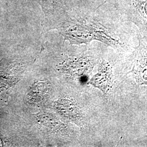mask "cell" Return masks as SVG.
Returning a JSON list of instances; mask_svg holds the SVG:
<instances>
[{
  "label": "cell",
  "mask_w": 147,
  "mask_h": 147,
  "mask_svg": "<svg viewBox=\"0 0 147 147\" xmlns=\"http://www.w3.org/2000/svg\"><path fill=\"white\" fill-rule=\"evenodd\" d=\"M70 12L58 22L57 27L65 39L71 44H88L98 40L116 49L124 45L118 36L95 16L88 14L72 18Z\"/></svg>",
  "instance_id": "1"
},
{
  "label": "cell",
  "mask_w": 147,
  "mask_h": 147,
  "mask_svg": "<svg viewBox=\"0 0 147 147\" xmlns=\"http://www.w3.org/2000/svg\"><path fill=\"white\" fill-rule=\"evenodd\" d=\"M138 40L133 54L131 70L129 73L137 86H147V38L138 33Z\"/></svg>",
  "instance_id": "2"
},
{
  "label": "cell",
  "mask_w": 147,
  "mask_h": 147,
  "mask_svg": "<svg viewBox=\"0 0 147 147\" xmlns=\"http://www.w3.org/2000/svg\"><path fill=\"white\" fill-rule=\"evenodd\" d=\"M129 19L147 38V0H122Z\"/></svg>",
  "instance_id": "3"
},
{
  "label": "cell",
  "mask_w": 147,
  "mask_h": 147,
  "mask_svg": "<svg viewBox=\"0 0 147 147\" xmlns=\"http://www.w3.org/2000/svg\"><path fill=\"white\" fill-rule=\"evenodd\" d=\"M114 84L113 67L109 61L102 60L98 72L91 78L88 84L101 90L105 96L110 94Z\"/></svg>",
  "instance_id": "4"
},
{
  "label": "cell",
  "mask_w": 147,
  "mask_h": 147,
  "mask_svg": "<svg viewBox=\"0 0 147 147\" xmlns=\"http://www.w3.org/2000/svg\"><path fill=\"white\" fill-rule=\"evenodd\" d=\"M46 19L57 23L70 11V0H37Z\"/></svg>",
  "instance_id": "5"
},
{
  "label": "cell",
  "mask_w": 147,
  "mask_h": 147,
  "mask_svg": "<svg viewBox=\"0 0 147 147\" xmlns=\"http://www.w3.org/2000/svg\"><path fill=\"white\" fill-rule=\"evenodd\" d=\"M86 52L74 57L66 65V69L70 75L77 79H86L94 65L95 59Z\"/></svg>",
  "instance_id": "6"
},
{
  "label": "cell",
  "mask_w": 147,
  "mask_h": 147,
  "mask_svg": "<svg viewBox=\"0 0 147 147\" xmlns=\"http://www.w3.org/2000/svg\"><path fill=\"white\" fill-rule=\"evenodd\" d=\"M55 107L58 112L79 126H84L87 124L86 116L79 105L73 100L61 99L56 103Z\"/></svg>",
  "instance_id": "7"
}]
</instances>
